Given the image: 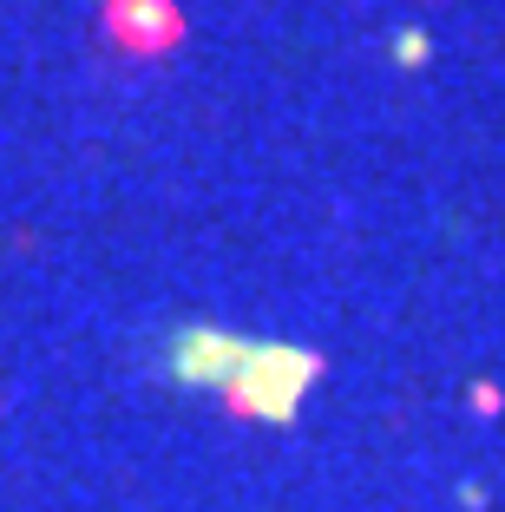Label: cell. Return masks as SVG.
I'll use <instances>...</instances> for the list:
<instances>
[{
    "mask_svg": "<svg viewBox=\"0 0 505 512\" xmlns=\"http://www.w3.org/2000/svg\"><path fill=\"white\" fill-rule=\"evenodd\" d=\"M178 375L223 388L243 414H269V421H289L309 394V381L322 375L309 348H283V342H230V335L191 329L178 335Z\"/></svg>",
    "mask_w": 505,
    "mask_h": 512,
    "instance_id": "obj_1",
    "label": "cell"
}]
</instances>
